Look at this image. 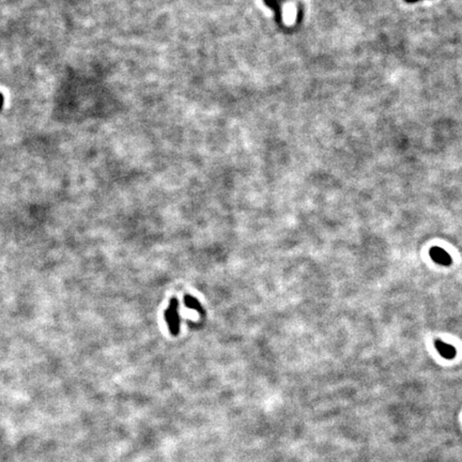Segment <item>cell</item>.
Segmentation results:
<instances>
[{
  "instance_id": "6da1fadb",
  "label": "cell",
  "mask_w": 462,
  "mask_h": 462,
  "mask_svg": "<svg viewBox=\"0 0 462 462\" xmlns=\"http://www.w3.org/2000/svg\"><path fill=\"white\" fill-rule=\"evenodd\" d=\"M166 322L168 324L169 332L173 336L179 334L180 331V313H179V303L176 298L170 300L168 308L165 312Z\"/></svg>"
},
{
  "instance_id": "7a4b0ae2",
  "label": "cell",
  "mask_w": 462,
  "mask_h": 462,
  "mask_svg": "<svg viewBox=\"0 0 462 462\" xmlns=\"http://www.w3.org/2000/svg\"><path fill=\"white\" fill-rule=\"evenodd\" d=\"M430 257L434 262L441 266H449L452 263V257L441 247L434 246L430 249Z\"/></svg>"
},
{
  "instance_id": "3957f363",
  "label": "cell",
  "mask_w": 462,
  "mask_h": 462,
  "mask_svg": "<svg viewBox=\"0 0 462 462\" xmlns=\"http://www.w3.org/2000/svg\"><path fill=\"white\" fill-rule=\"evenodd\" d=\"M434 346L436 350L440 353V354L447 359H452L457 354V351H456L455 346L445 344L444 342H442L441 339H436L434 342Z\"/></svg>"
},
{
  "instance_id": "277c9868",
  "label": "cell",
  "mask_w": 462,
  "mask_h": 462,
  "mask_svg": "<svg viewBox=\"0 0 462 462\" xmlns=\"http://www.w3.org/2000/svg\"><path fill=\"white\" fill-rule=\"evenodd\" d=\"M184 303L189 308H191V309L197 310L199 312L202 311V307H201L200 303H199V302L194 297H192V295H185Z\"/></svg>"
},
{
  "instance_id": "5b68a950",
  "label": "cell",
  "mask_w": 462,
  "mask_h": 462,
  "mask_svg": "<svg viewBox=\"0 0 462 462\" xmlns=\"http://www.w3.org/2000/svg\"><path fill=\"white\" fill-rule=\"evenodd\" d=\"M2 105H3V95L2 93H0V111H1Z\"/></svg>"
},
{
  "instance_id": "8992f818",
  "label": "cell",
  "mask_w": 462,
  "mask_h": 462,
  "mask_svg": "<svg viewBox=\"0 0 462 462\" xmlns=\"http://www.w3.org/2000/svg\"><path fill=\"white\" fill-rule=\"evenodd\" d=\"M407 2L409 3H413V2H416V1H420V0H406Z\"/></svg>"
}]
</instances>
